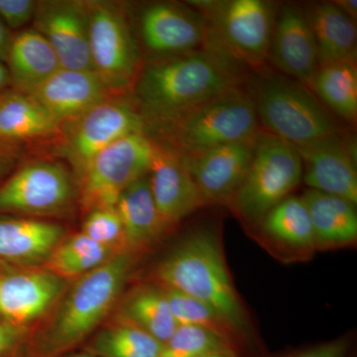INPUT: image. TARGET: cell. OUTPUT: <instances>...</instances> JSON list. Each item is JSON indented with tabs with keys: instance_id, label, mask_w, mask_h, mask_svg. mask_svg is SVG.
<instances>
[{
	"instance_id": "19",
	"label": "cell",
	"mask_w": 357,
	"mask_h": 357,
	"mask_svg": "<svg viewBox=\"0 0 357 357\" xmlns=\"http://www.w3.org/2000/svg\"><path fill=\"white\" fill-rule=\"evenodd\" d=\"M28 95L38 100L62 124L117 96L93 70L63 68Z\"/></svg>"
},
{
	"instance_id": "23",
	"label": "cell",
	"mask_w": 357,
	"mask_h": 357,
	"mask_svg": "<svg viewBox=\"0 0 357 357\" xmlns=\"http://www.w3.org/2000/svg\"><path fill=\"white\" fill-rule=\"evenodd\" d=\"M6 65L11 88L30 93L60 70L57 54L34 28L14 33Z\"/></svg>"
},
{
	"instance_id": "32",
	"label": "cell",
	"mask_w": 357,
	"mask_h": 357,
	"mask_svg": "<svg viewBox=\"0 0 357 357\" xmlns=\"http://www.w3.org/2000/svg\"><path fill=\"white\" fill-rule=\"evenodd\" d=\"M215 354L239 356L229 342L206 328L178 326L164 342L158 357H198Z\"/></svg>"
},
{
	"instance_id": "7",
	"label": "cell",
	"mask_w": 357,
	"mask_h": 357,
	"mask_svg": "<svg viewBox=\"0 0 357 357\" xmlns=\"http://www.w3.org/2000/svg\"><path fill=\"white\" fill-rule=\"evenodd\" d=\"M302 178L303 161L297 147L261 130L248 174L229 204L245 222L259 225Z\"/></svg>"
},
{
	"instance_id": "40",
	"label": "cell",
	"mask_w": 357,
	"mask_h": 357,
	"mask_svg": "<svg viewBox=\"0 0 357 357\" xmlns=\"http://www.w3.org/2000/svg\"><path fill=\"white\" fill-rule=\"evenodd\" d=\"M11 88L10 77L6 63L0 61V95Z\"/></svg>"
},
{
	"instance_id": "9",
	"label": "cell",
	"mask_w": 357,
	"mask_h": 357,
	"mask_svg": "<svg viewBox=\"0 0 357 357\" xmlns=\"http://www.w3.org/2000/svg\"><path fill=\"white\" fill-rule=\"evenodd\" d=\"M145 131V123L131 95L114 96L61 126L53 139L56 158L67 162L75 178L96 155L124 136Z\"/></svg>"
},
{
	"instance_id": "42",
	"label": "cell",
	"mask_w": 357,
	"mask_h": 357,
	"mask_svg": "<svg viewBox=\"0 0 357 357\" xmlns=\"http://www.w3.org/2000/svg\"><path fill=\"white\" fill-rule=\"evenodd\" d=\"M198 357H243L239 356H236V354H206V356H202Z\"/></svg>"
},
{
	"instance_id": "18",
	"label": "cell",
	"mask_w": 357,
	"mask_h": 357,
	"mask_svg": "<svg viewBox=\"0 0 357 357\" xmlns=\"http://www.w3.org/2000/svg\"><path fill=\"white\" fill-rule=\"evenodd\" d=\"M66 283V279L46 268L0 271V318L23 328L48 311Z\"/></svg>"
},
{
	"instance_id": "39",
	"label": "cell",
	"mask_w": 357,
	"mask_h": 357,
	"mask_svg": "<svg viewBox=\"0 0 357 357\" xmlns=\"http://www.w3.org/2000/svg\"><path fill=\"white\" fill-rule=\"evenodd\" d=\"M335 6L347 14L352 20L356 21L357 18V1L356 0H337Z\"/></svg>"
},
{
	"instance_id": "3",
	"label": "cell",
	"mask_w": 357,
	"mask_h": 357,
	"mask_svg": "<svg viewBox=\"0 0 357 357\" xmlns=\"http://www.w3.org/2000/svg\"><path fill=\"white\" fill-rule=\"evenodd\" d=\"M135 255L122 251L79 277L50 325L31 347L33 357H62L81 344L119 299L134 266Z\"/></svg>"
},
{
	"instance_id": "10",
	"label": "cell",
	"mask_w": 357,
	"mask_h": 357,
	"mask_svg": "<svg viewBox=\"0 0 357 357\" xmlns=\"http://www.w3.org/2000/svg\"><path fill=\"white\" fill-rule=\"evenodd\" d=\"M153 152V141L143 131L124 136L96 155L77 178L84 210L114 208L126 188L148 175Z\"/></svg>"
},
{
	"instance_id": "30",
	"label": "cell",
	"mask_w": 357,
	"mask_h": 357,
	"mask_svg": "<svg viewBox=\"0 0 357 357\" xmlns=\"http://www.w3.org/2000/svg\"><path fill=\"white\" fill-rule=\"evenodd\" d=\"M163 344L137 326L119 321L96 333L84 347L96 357H158Z\"/></svg>"
},
{
	"instance_id": "16",
	"label": "cell",
	"mask_w": 357,
	"mask_h": 357,
	"mask_svg": "<svg viewBox=\"0 0 357 357\" xmlns=\"http://www.w3.org/2000/svg\"><path fill=\"white\" fill-rule=\"evenodd\" d=\"M152 141L153 159L148 173L150 190L160 215L171 227L208 203L180 156L171 148Z\"/></svg>"
},
{
	"instance_id": "14",
	"label": "cell",
	"mask_w": 357,
	"mask_h": 357,
	"mask_svg": "<svg viewBox=\"0 0 357 357\" xmlns=\"http://www.w3.org/2000/svg\"><path fill=\"white\" fill-rule=\"evenodd\" d=\"M256 139L230 143L196 154H178L208 204L230 203L248 174Z\"/></svg>"
},
{
	"instance_id": "29",
	"label": "cell",
	"mask_w": 357,
	"mask_h": 357,
	"mask_svg": "<svg viewBox=\"0 0 357 357\" xmlns=\"http://www.w3.org/2000/svg\"><path fill=\"white\" fill-rule=\"evenodd\" d=\"M122 251L96 243L84 234L69 237L59 243L45 265L62 278H79L93 271Z\"/></svg>"
},
{
	"instance_id": "11",
	"label": "cell",
	"mask_w": 357,
	"mask_h": 357,
	"mask_svg": "<svg viewBox=\"0 0 357 357\" xmlns=\"http://www.w3.org/2000/svg\"><path fill=\"white\" fill-rule=\"evenodd\" d=\"M79 199L76 178L57 159H35L21 164L0 185V211L33 217L58 215Z\"/></svg>"
},
{
	"instance_id": "27",
	"label": "cell",
	"mask_w": 357,
	"mask_h": 357,
	"mask_svg": "<svg viewBox=\"0 0 357 357\" xmlns=\"http://www.w3.org/2000/svg\"><path fill=\"white\" fill-rule=\"evenodd\" d=\"M319 102L345 121L357 119L356 62H340L319 68L312 84Z\"/></svg>"
},
{
	"instance_id": "28",
	"label": "cell",
	"mask_w": 357,
	"mask_h": 357,
	"mask_svg": "<svg viewBox=\"0 0 357 357\" xmlns=\"http://www.w3.org/2000/svg\"><path fill=\"white\" fill-rule=\"evenodd\" d=\"M260 227L277 243L290 248L316 250L309 211L302 197H288L263 218Z\"/></svg>"
},
{
	"instance_id": "34",
	"label": "cell",
	"mask_w": 357,
	"mask_h": 357,
	"mask_svg": "<svg viewBox=\"0 0 357 357\" xmlns=\"http://www.w3.org/2000/svg\"><path fill=\"white\" fill-rule=\"evenodd\" d=\"M37 0H0V20L11 32H20L34 20Z\"/></svg>"
},
{
	"instance_id": "31",
	"label": "cell",
	"mask_w": 357,
	"mask_h": 357,
	"mask_svg": "<svg viewBox=\"0 0 357 357\" xmlns=\"http://www.w3.org/2000/svg\"><path fill=\"white\" fill-rule=\"evenodd\" d=\"M162 288L178 326H195L206 328L227 340L236 349L239 356L245 357L236 333L211 307L178 291Z\"/></svg>"
},
{
	"instance_id": "21",
	"label": "cell",
	"mask_w": 357,
	"mask_h": 357,
	"mask_svg": "<svg viewBox=\"0 0 357 357\" xmlns=\"http://www.w3.org/2000/svg\"><path fill=\"white\" fill-rule=\"evenodd\" d=\"M115 208L121 217L126 250L132 255L153 246L170 229L155 204L148 175L124 190Z\"/></svg>"
},
{
	"instance_id": "20",
	"label": "cell",
	"mask_w": 357,
	"mask_h": 357,
	"mask_svg": "<svg viewBox=\"0 0 357 357\" xmlns=\"http://www.w3.org/2000/svg\"><path fill=\"white\" fill-rule=\"evenodd\" d=\"M64 232L57 223L36 218H0V260L18 265L46 263Z\"/></svg>"
},
{
	"instance_id": "37",
	"label": "cell",
	"mask_w": 357,
	"mask_h": 357,
	"mask_svg": "<svg viewBox=\"0 0 357 357\" xmlns=\"http://www.w3.org/2000/svg\"><path fill=\"white\" fill-rule=\"evenodd\" d=\"M21 145L0 140V180L15 170L23 157Z\"/></svg>"
},
{
	"instance_id": "2",
	"label": "cell",
	"mask_w": 357,
	"mask_h": 357,
	"mask_svg": "<svg viewBox=\"0 0 357 357\" xmlns=\"http://www.w3.org/2000/svg\"><path fill=\"white\" fill-rule=\"evenodd\" d=\"M160 286L173 289L211 307L231 328L243 349L259 351L248 312L227 269L218 227L201 225L185 234L159 263Z\"/></svg>"
},
{
	"instance_id": "33",
	"label": "cell",
	"mask_w": 357,
	"mask_h": 357,
	"mask_svg": "<svg viewBox=\"0 0 357 357\" xmlns=\"http://www.w3.org/2000/svg\"><path fill=\"white\" fill-rule=\"evenodd\" d=\"M82 234L102 245L119 251H126L121 220L115 206L96 208L86 211Z\"/></svg>"
},
{
	"instance_id": "26",
	"label": "cell",
	"mask_w": 357,
	"mask_h": 357,
	"mask_svg": "<svg viewBox=\"0 0 357 357\" xmlns=\"http://www.w3.org/2000/svg\"><path fill=\"white\" fill-rule=\"evenodd\" d=\"M117 317L119 321L137 326L162 344L178 328L165 292L160 285H142L133 289L122 301Z\"/></svg>"
},
{
	"instance_id": "25",
	"label": "cell",
	"mask_w": 357,
	"mask_h": 357,
	"mask_svg": "<svg viewBox=\"0 0 357 357\" xmlns=\"http://www.w3.org/2000/svg\"><path fill=\"white\" fill-rule=\"evenodd\" d=\"M306 13L319 67L340 62H356V21L342 13L335 2L312 4Z\"/></svg>"
},
{
	"instance_id": "1",
	"label": "cell",
	"mask_w": 357,
	"mask_h": 357,
	"mask_svg": "<svg viewBox=\"0 0 357 357\" xmlns=\"http://www.w3.org/2000/svg\"><path fill=\"white\" fill-rule=\"evenodd\" d=\"M243 65L218 47L143 60L131 91L145 128L245 83Z\"/></svg>"
},
{
	"instance_id": "15",
	"label": "cell",
	"mask_w": 357,
	"mask_h": 357,
	"mask_svg": "<svg viewBox=\"0 0 357 357\" xmlns=\"http://www.w3.org/2000/svg\"><path fill=\"white\" fill-rule=\"evenodd\" d=\"M267 60L283 74L311 89L318 72V52L306 13L293 4L277 9Z\"/></svg>"
},
{
	"instance_id": "22",
	"label": "cell",
	"mask_w": 357,
	"mask_h": 357,
	"mask_svg": "<svg viewBox=\"0 0 357 357\" xmlns=\"http://www.w3.org/2000/svg\"><path fill=\"white\" fill-rule=\"evenodd\" d=\"M61 126L32 96L13 88L0 95V140L24 146L34 141L54 139Z\"/></svg>"
},
{
	"instance_id": "38",
	"label": "cell",
	"mask_w": 357,
	"mask_h": 357,
	"mask_svg": "<svg viewBox=\"0 0 357 357\" xmlns=\"http://www.w3.org/2000/svg\"><path fill=\"white\" fill-rule=\"evenodd\" d=\"M13 35L14 33L11 32L0 20V61L1 62L6 63Z\"/></svg>"
},
{
	"instance_id": "13",
	"label": "cell",
	"mask_w": 357,
	"mask_h": 357,
	"mask_svg": "<svg viewBox=\"0 0 357 357\" xmlns=\"http://www.w3.org/2000/svg\"><path fill=\"white\" fill-rule=\"evenodd\" d=\"M32 23L57 54L63 69L93 70L86 0L38 1Z\"/></svg>"
},
{
	"instance_id": "36",
	"label": "cell",
	"mask_w": 357,
	"mask_h": 357,
	"mask_svg": "<svg viewBox=\"0 0 357 357\" xmlns=\"http://www.w3.org/2000/svg\"><path fill=\"white\" fill-rule=\"evenodd\" d=\"M23 338V328L0 318V357H15Z\"/></svg>"
},
{
	"instance_id": "41",
	"label": "cell",
	"mask_w": 357,
	"mask_h": 357,
	"mask_svg": "<svg viewBox=\"0 0 357 357\" xmlns=\"http://www.w3.org/2000/svg\"><path fill=\"white\" fill-rule=\"evenodd\" d=\"M62 357H96L91 356V354H86V352H70V354H66Z\"/></svg>"
},
{
	"instance_id": "8",
	"label": "cell",
	"mask_w": 357,
	"mask_h": 357,
	"mask_svg": "<svg viewBox=\"0 0 357 357\" xmlns=\"http://www.w3.org/2000/svg\"><path fill=\"white\" fill-rule=\"evenodd\" d=\"M210 24L211 42L241 64L258 70L267 60L277 6L265 0L188 1Z\"/></svg>"
},
{
	"instance_id": "12",
	"label": "cell",
	"mask_w": 357,
	"mask_h": 357,
	"mask_svg": "<svg viewBox=\"0 0 357 357\" xmlns=\"http://www.w3.org/2000/svg\"><path fill=\"white\" fill-rule=\"evenodd\" d=\"M136 36L149 58L165 57L208 46L211 32L203 14L189 4L157 1L138 11Z\"/></svg>"
},
{
	"instance_id": "4",
	"label": "cell",
	"mask_w": 357,
	"mask_h": 357,
	"mask_svg": "<svg viewBox=\"0 0 357 357\" xmlns=\"http://www.w3.org/2000/svg\"><path fill=\"white\" fill-rule=\"evenodd\" d=\"M255 103L243 86L229 89L172 119L145 128L151 139L178 155L255 140L261 132Z\"/></svg>"
},
{
	"instance_id": "35",
	"label": "cell",
	"mask_w": 357,
	"mask_h": 357,
	"mask_svg": "<svg viewBox=\"0 0 357 357\" xmlns=\"http://www.w3.org/2000/svg\"><path fill=\"white\" fill-rule=\"evenodd\" d=\"M352 349L351 338L342 337L290 352L282 357H351Z\"/></svg>"
},
{
	"instance_id": "24",
	"label": "cell",
	"mask_w": 357,
	"mask_h": 357,
	"mask_svg": "<svg viewBox=\"0 0 357 357\" xmlns=\"http://www.w3.org/2000/svg\"><path fill=\"white\" fill-rule=\"evenodd\" d=\"M311 218L316 250L347 248L357 238L356 204L309 189L302 196Z\"/></svg>"
},
{
	"instance_id": "17",
	"label": "cell",
	"mask_w": 357,
	"mask_h": 357,
	"mask_svg": "<svg viewBox=\"0 0 357 357\" xmlns=\"http://www.w3.org/2000/svg\"><path fill=\"white\" fill-rule=\"evenodd\" d=\"M303 161V180L312 190L356 204V145L344 136L309 146L297 147Z\"/></svg>"
},
{
	"instance_id": "5",
	"label": "cell",
	"mask_w": 357,
	"mask_h": 357,
	"mask_svg": "<svg viewBox=\"0 0 357 357\" xmlns=\"http://www.w3.org/2000/svg\"><path fill=\"white\" fill-rule=\"evenodd\" d=\"M246 86L260 126L296 147L342 135V128L325 105L295 79L257 70L248 77Z\"/></svg>"
},
{
	"instance_id": "6",
	"label": "cell",
	"mask_w": 357,
	"mask_h": 357,
	"mask_svg": "<svg viewBox=\"0 0 357 357\" xmlns=\"http://www.w3.org/2000/svg\"><path fill=\"white\" fill-rule=\"evenodd\" d=\"M86 8L93 72L114 95H130L143 60L128 6L109 0H86Z\"/></svg>"
}]
</instances>
